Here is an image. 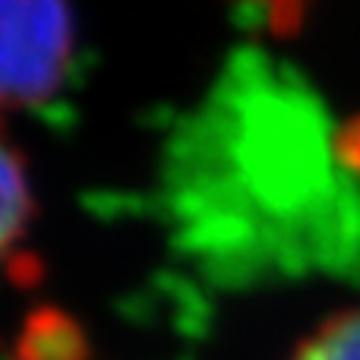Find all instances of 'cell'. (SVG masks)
<instances>
[{"label": "cell", "instance_id": "obj_1", "mask_svg": "<svg viewBox=\"0 0 360 360\" xmlns=\"http://www.w3.org/2000/svg\"><path fill=\"white\" fill-rule=\"evenodd\" d=\"M76 60L70 0H0V111L63 95Z\"/></svg>", "mask_w": 360, "mask_h": 360}, {"label": "cell", "instance_id": "obj_2", "mask_svg": "<svg viewBox=\"0 0 360 360\" xmlns=\"http://www.w3.org/2000/svg\"><path fill=\"white\" fill-rule=\"evenodd\" d=\"M35 218L32 186L25 174L22 155L10 146L0 130V275L19 278L22 272V247L29 224Z\"/></svg>", "mask_w": 360, "mask_h": 360}, {"label": "cell", "instance_id": "obj_3", "mask_svg": "<svg viewBox=\"0 0 360 360\" xmlns=\"http://www.w3.org/2000/svg\"><path fill=\"white\" fill-rule=\"evenodd\" d=\"M13 360H86V338L67 316L38 313L16 335Z\"/></svg>", "mask_w": 360, "mask_h": 360}, {"label": "cell", "instance_id": "obj_4", "mask_svg": "<svg viewBox=\"0 0 360 360\" xmlns=\"http://www.w3.org/2000/svg\"><path fill=\"white\" fill-rule=\"evenodd\" d=\"M291 360H360V310L326 319L297 345Z\"/></svg>", "mask_w": 360, "mask_h": 360}, {"label": "cell", "instance_id": "obj_5", "mask_svg": "<svg viewBox=\"0 0 360 360\" xmlns=\"http://www.w3.org/2000/svg\"><path fill=\"white\" fill-rule=\"evenodd\" d=\"M256 16H262L266 29L278 38L288 35H297L300 25L307 22L310 16V6L313 0H243Z\"/></svg>", "mask_w": 360, "mask_h": 360}, {"label": "cell", "instance_id": "obj_6", "mask_svg": "<svg viewBox=\"0 0 360 360\" xmlns=\"http://www.w3.org/2000/svg\"><path fill=\"white\" fill-rule=\"evenodd\" d=\"M291 177H294V171L288 168V171H275L272 174V180H278V184H291ZM250 180H253V184H266V171H250Z\"/></svg>", "mask_w": 360, "mask_h": 360}]
</instances>
